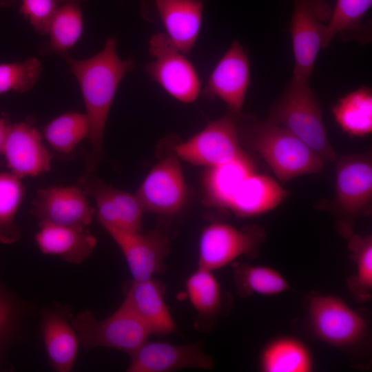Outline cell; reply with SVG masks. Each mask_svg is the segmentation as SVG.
<instances>
[{
  "instance_id": "d6986e66",
  "label": "cell",
  "mask_w": 372,
  "mask_h": 372,
  "mask_svg": "<svg viewBox=\"0 0 372 372\" xmlns=\"http://www.w3.org/2000/svg\"><path fill=\"white\" fill-rule=\"evenodd\" d=\"M123 303L141 319L151 334L169 335L176 331L163 287L154 278L128 283Z\"/></svg>"
},
{
  "instance_id": "5b68a950",
  "label": "cell",
  "mask_w": 372,
  "mask_h": 372,
  "mask_svg": "<svg viewBox=\"0 0 372 372\" xmlns=\"http://www.w3.org/2000/svg\"><path fill=\"white\" fill-rule=\"evenodd\" d=\"M71 323L87 350L105 347L130 355L152 335L141 319L123 302L105 319H96L87 309L71 317Z\"/></svg>"
},
{
  "instance_id": "4316f807",
  "label": "cell",
  "mask_w": 372,
  "mask_h": 372,
  "mask_svg": "<svg viewBox=\"0 0 372 372\" xmlns=\"http://www.w3.org/2000/svg\"><path fill=\"white\" fill-rule=\"evenodd\" d=\"M89 0H65L58 6L48 28L50 41L44 52H67L79 40L83 32L81 4Z\"/></svg>"
},
{
  "instance_id": "277c9868",
  "label": "cell",
  "mask_w": 372,
  "mask_h": 372,
  "mask_svg": "<svg viewBox=\"0 0 372 372\" xmlns=\"http://www.w3.org/2000/svg\"><path fill=\"white\" fill-rule=\"evenodd\" d=\"M335 196L329 207L336 218L338 231L349 238L355 219L371 213V151L342 156L335 168Z\"/></svg>"
},
{
  "instance_id": "d590c367",
  "label": "cell",
  "mask_w": 372,
  "mask_h": 372,
  "mask_svg": "<svg viewBox=\"0 0 372 372\" xmlns=\"http://www.w3.org/2000/svg\"><path fill=\"white\" fill-rule=\"evenodd\" d=\"M8 125H9L6 123L5 120L0 117V156L3 155V147Z\"/></svg>"
},
{
  "instance_id": "836d02e7",
  "label": "cell",
  "mask_w": 372,
  "mask_h": 372,
  "mask_svg": "<svg viewBox=\"0 0 372 372\" xmlns=\"http://www.w3.org/2000/svg\"><path fill=\"white\" fill-rule=\"evenodd\" d=\"M42 72V64L35 57L22 62L0 64V94L10 91L25 92L36 84Z\"/></svg>"
},
{
  "instance_id": "83f0119b",
  "label": "cell",
  "mask_w": 372,
  "mask_h": 372,
  "mask_svg": "<svg viewBox=\"0 0 372 372\" xmlns=\"http://www.w3.org/2000/svg\"><path fill=\"white\" fill-rule=\"evenodd\" d=\"M90 134L85 113L69 112L52 119L43 129V136L54 151L69 154Z\"/></svg>"
},
{
  "instance_id": "8d00e7d4",
  "label": "cell",
  "mask_w": 372,
  "mask_h": 372,
  "mask_svg": "<svg viewBox=\"0 0 372 372\" xmlns=\"http://www.w3.org/2000/svg\"><path fill=\"white\" fill-rule=\"evenodd\" d=\"M17 0H0V7L11 6L16 3Z\"/></svg>"
},
{
  "instance_id": "74e56055",
  "label": "cell",
  "mask_w": 372,
  "mask_h": 372,
  "mask_svg": "<svg viewBox=\"0 0 372 372\" xmlns=\"http://www.w3.org/2000/svg\"><path fill=\"white\" fill-rule=\"evenodd\" d=\"M2 287H3V285L0 283V288Z\"/></svg>"
},
{
  "instance_id": "cb8c5ba5",
  "label": "cell",
  "mask_w": 372,
  "mask_h": 372,
  "mask_svg": "<svg viewBox=\"0 0 372 372\" xmlns=\"http://www.w3.org/2000/svg\"><path fill=\"white\" fill-rule=\"evenodd\" d=\"M371 4L372 0H337L325 26L322 48H327L337 36L362 45L371 42V24L363 19Z\"/></svg>"
},
{
  "instance_id": "d4e9b609",
  "label": "cell",
  "mask_w": 372,
  "mask_h": 372,
  "mask_svg": "<svg viewBox=\"0 0 372 372\" xmlns=\"http://www.w3.org/2000/svg\"><path fill=\"white\" fill-rule=\"evenodd\" d=\"M264 372H310L313 359L302 341L291 336L276 338L262 349L258 362Z\"/></svg>"
},
{
  "instance_id": "2e32d148",
  "label": "cell",
  "mask_w": 372,
  "mask_h": 372,
  "mask_svg": "<svg viewBox=\"0 0 372 372\" xmlns=\"http://www.w3.org/2000/svg\"><path fill=\"white\" fill-rule=\"evenodd\" d=\"M250 83L249 58L243 47L235 40L211 73L204 94L218 98L234 113L242 112Z\"/></svg>"
},
{
  "instance_id": "6da1fadb",
  "label": "cell",
  "mask_w": 372,
  "mask_h": 372,
  "mask_svg": "<svg viewBox=\"0 0 372 372\" xmlns=\"http://www.w3.org/2000/svg\"><path fill=\"white\" fill-rule=\"evenodd\" d=\"M76 79L90 123L91 151L85 161L86 172H94L104 158L103 136L107 117L118 85L134 67L132 59H121L116 40L108 38L103 49L85 59H75L67 52L61 54Z\"/></svg>"
},
{
  "instance_id": "e0dca14e",
  "label": "cell",
  "mask_w": 372,
  "mask_h": 372,
  "mask_svg": "<svg viewBox=\"0 0 372 372\" xmlns=\"http://www.w3.org/2000/svg\"><path fill=\"white\" fill-rule=\"evenodd\" d=\"M118 245L134 280L153 278L164 267L169 253V240L158 230L146 233L105 229Z\"/></svg>"
},
{
  "instance_id": "9c48e42d",
  "label": "cell",
  "mask_w": 372,
  "mask_h": 372,
  "mask_svg": "<svg viewBox=\"0 0 372 372\" xmlns=\"http://www.w3.org/2000/svg\"><path fill=\"white\" fill-rule=\"evenodd\" d=\"M265 238V230L259 226L239 229L224 223H213L200 234L198 267L214 271L241 256H254Z\"/></svg>"
},
{
  "instance_id": "3957f363",
  "label": "cell",
  "mask_w": 372,
  "mask_h": 372,
  "mask_svg": "<svg viewBox=\"0 0 372 372\" xmlns=\"http://www.w3.org/2000/svg\"><path fill=\"white\" fill-rule=\"evenodd\" d=\"M268 118L295 135L324 163L338 159L328 138L320 105L310 87L309 80L292 76L272 105Z\"/></svg>"
},
{
  "instance_id": "4fadbf2b",
  "label": "cell",
  "mask_w": 372,
  "mask_h": 372,
  "mask_svg": "<svg viewBox=\"0 0 372 372\" xmlns=\"http://www.w3.org/2000/svg\"><path fill=\"white\" fill-rule=\"evenodd\" d=\"M31 213L39 223L87 230L95 210L78 186H52L37 191Z\"/></svg>"
},
{
  "instance_id": "7a4b0ae2",
  "label": "cell",
  "mask_w": 372,
  "mask_h": 372,
  "mask_svg": "<svg viewBox=\"0 0 372 372\" xmlns=\"http://www.w3.org/2000/svg\"><path fill=\"white\" fill-rule=\"evenodd\" d=\"M236 117L240 143L257 153L280 181L322 170L324 161L284 127L251 114L236 113Z\"/></svg>"
},
{
  "instance_id": "f546056e",
  "label": "cell",
  "mask_w": 372,
  "mask_h": 372,
  "mask_svg": "<svg viewBox=\"0 0 372 372\" xmlns=\"http://www.w3.org/2000/svg\"><path fill=\"white\" fill-rule=\"evenodd\" d=\"M21 179L11 172H0V243L18 241L21 230L15 218L24 196Z\"/></svg>"
},
{
  "instance_id": "ffe728a7",
  "label": "cell",
  "mask_w": 372,
  "mask_h": 372,
  "mask_svg": "<svg viewBox=\"0 0 372 372\" xmlns=\"http://www.w3.org/2000/svg\"><path fill=\"white\" fill-rule=\"evenodd\" d=\"M165 34L182 53L194 46L203 19V0H154Z\"/></svg>"
},
{
  "instance_id": "30bf717a",
  "label": "cell",
  "mask_w": 372,
  "mask_h": 372,
  "mask_svg": "<svg viewBox=\"0 0 372 372\" xmlns=\"http://www.w3.org/2000/svg\"><path fill=\"white\" fill-rule=\"evenodd\" d=\"M290 28L293 76L310 80L332 8L324 0H293Z\"/></svg>"
},
{
  "instance_id": "4dcf8cb0",
  "label": "cell",
  "mask_w": 372,
  "mask_h": 372,
  "mask_svg": "<svg viewBox=\"0 0 372 372\" xmlns=\"http://www.w3.org/2000/svg\"><path fill=\"white\" fill-rule=\"evenodd\" d=\"M185 289L199 316L211 318L218 313L223 301L222 291L212 271L198 267L187 278Z\"/></svg>"
},
{
  "instance_id": "ba28073f",
  "label": "cell",
  "mask_w": 372,
  "mask_h": 372,
  "mask_svg": "<svg viewBox=\"0 0 372 372\" xmlns=\"http://www.w3.org/2000/svg\"><path fill=\"white\" fill-rule=\"evenodd\" d=\"M180 160L207 167L235 159L246 152L242 148L236 113L229 111L209 123L188 140L173 147Z\"/></svg>"
},
{
  "instance_id": "1f68e13d",
  "label": "cell",
  "mask_w": 372,
  "mask_h": 372,
  "mask_svg": "<svg viewBox=\"0 0 372 372\" xmlns=\"http://www.w3.org/2000/svg\"><path fill=\"white\" fill-rule=\"evenodd\" d=\"M348 238L355 264V273L349 286L358 300L364 301L371 297L372 289V236L352 234Z\"/></svg>"
},
{
  "instance_id": "d6a6232c",
  "label": "cell",
  "mask_w": 372,
  "mask_h": 372,
  "mask_svg": "<svg viewBox=\"0 0 372 372\" xmlns=\"http://www.w3.org/2000/svg\"><path fill=\"white\" fill-rule=\"evenodd\" d=\"M25 314L24 304L4 287L0 288V362L22 329Z\"/></svg>"
},
{
  "instance_id": "f1b7e54d",
  "label": "cell",
  "mask_w": 372,
  "mask_h": 372,
  "mask_svg": "<svg viewBox=\"0 0 372 372\" xmlns=\"http://www.w3.org/2000/svg\"><path fill=\"white\" fill-rule=\"evenodd\" d=\"M234 276L237 291L242 297L276 296L290 288L280 273L267 266L237 264L234 266Z\"/></svg>"
},
{
  "instance_id": "ac0fdd59",
  "label": "cell",
  "mask_w": 372,
  "mask_h": 372,
  "mask_svg": "<svg viewBox=\"0 0 372 372\" xmlns=\"http://www.w3.org/2000/svg\"><path fill=\"white\" fill-rule=\"evenodd\" d=\"M42 338L49 364L58 372L73 369L79 346L78 334L66 309H45L41 315Z\"/></svg>"
},
{
  "instance_id": "52a82bcc",
  "label": "cell",
  "mask_w": 372,
  "mask_h": 372,
  "mask_svg": "<svg viewBox=\"0 0 372 372\" xmlns=\"http://www.w3.org/2000/svg\"><path fill=\"white\" fill-rule=\"evenodd\" d=\"M149 50L154 60L145 66L150 77L171 96L183 103L196 101L200 79L192 63L163 33L153 34Z\"/></svg>"
},
{
  "instance_id": "5bb4252c",
  "label": "cell",
  "mask_w": 372,
  "mask_h": 372,
  "mask_svg": "<svg viewBox=\"0 0 372 372\" xmlns=\"http://www.w3.org/2000/svg\"><path fill=\"white\" fill-rule=\"evenodd\" d=\"M129 372H170L182 369L209 370L214 360L203 350L201 342L174 344L146 340L130 355Z\"/></svg>"
},
{
  "instance_id": "484cf974",
  "label": "cell",
  "mask_w": 372,
  "mask_h": 372,
  "mask_svg": "<svg viewBox=\"0 0 372 372\" xmlns=\"http://www.w3.org/2000/svg\"><path fill=\"white\" fill-rule=\"evenodd\" d=\"M341 130L350 136L362 137L372 132V92L362 86L341 98L332 110Z\"/></svg>"
},
{
  "instance_id": "e575fe53",
  "label": "cell",
  "mask_w": 372,
  "mask_h": 372,
  "mask_svg": "<svg viewBox=\"0 0 372 372\" xmlns=\"http://www.w3.org/2000/svg\"><path fill=\"white\" fill-rule=\"evenodd\" d=\"M19 12L28 19L34 30L48 34L51 19L58 6L65 0H21Z\"/></svg>"
},
{
  "instance_id": "8992f818",
  "label": "cell",
  "mask_w": 372,
  "mask_h": 372,
  "mask_svg": "<svg viewBox=\"0 0 372 372\" xmlns=\"http://www.w3.org/2000/svg\"><path fill=\"white\" fill-rule=\"evenodd\" d=\"M307 309L311 332L331 346L352 347L361 342L366 333L364 318L339 297L312 295L308 299Z\"/></svg>"
},
{
  "instance_id": "603a6c76",
  "label": "cell",
  "mask_w": 372,
  "mask_h": 372,
  "mask_svg": "<svg viewBox=\"0 0 372 372\" xmlns=\"http://www.w3.org/2000/svg\"><path fill=\"white\" fill-rule=\"evenodd\" d=\"M253 158L245 152L228 162L209 167L203 178L204 202L207 206L228 209L231 198L242 183L256 172Z\"/></svg>"
},
{
  "instance_id": "7c38bea8",
  "label": "cell",
  "mask_w": 372,
  "mask_h": 372,
  "mask_svg": "<svg viewBox=\"0 0 372 372\" xmlns=\"http://www.w3.org/2000/svg\"><path fill=\"white\" fill-rule=\"evenodd\" d=\"M145 211L171 215L184 206L187 189L180 159L174 154L156 163L135 194Z\"/></svg>"
},
{
  "instance_id": "9a60e30c",
  "label": "cell",
  "mask_w": 372,
  "mask_h": 372,
  "mask_svg": "<svg viewBox=\"0 0 372 372\" xmlns=\"http://www.w3.org/2000/svg\"><path fill=\"white\" fill-rule=\"evenodd\" d=\"M42 137L30 121L8 125L3 155L10 172L21 179L50 170L52 156Z\"/></svg>"
},
{
  "instance_id": "8fae6325",
  "label": "cell",
  "mask_w": 372,
  "mask_h": 372,
  "mask_svg": "<svg viewBox=\"0 0 372 372\" xmlns=\"http://www.w3.org/2000/svg\"><path fill=\"white\" fill-rule=\"evenodd\" d=\"M78 184L94 199L98 220L105 229L141 231L145 210L136 195L107 185L86 171L79 178Z\"/></svg>"
},
{
  "instance_id": "44dd1931",
  "label": "cell",
  "mask_w": 372,
  "mask_h": 372,
  "mask_svg": "<svg viewBox=\"0 0 372 372\" xmlns=\"http://www.w3.org/2000/svg\"><path fill=\"white\" fill-rule=\"evenodd\" d=\"M287 194L273 178L255 172L240 184L228 209L240 218L258 216L276 209Z\"/></svg>"
},
{
  "instance_id": "7402d4cb",
  "label": "cell",
  "mask_w": 372,
  "mask_h": 372,
  "mask_svg": "<svg viewBox=\"0 0 372 372\" xmlns=\"http://www.w3.org/2000/svg\"><path fill=\"white\" fill-rule=\"evenodd\" d=\"M34 238L42 254L59 256L75 265L88 258L96 245V238L88 230L50 223H39Z\"/></svg>"
}]
</instances>
